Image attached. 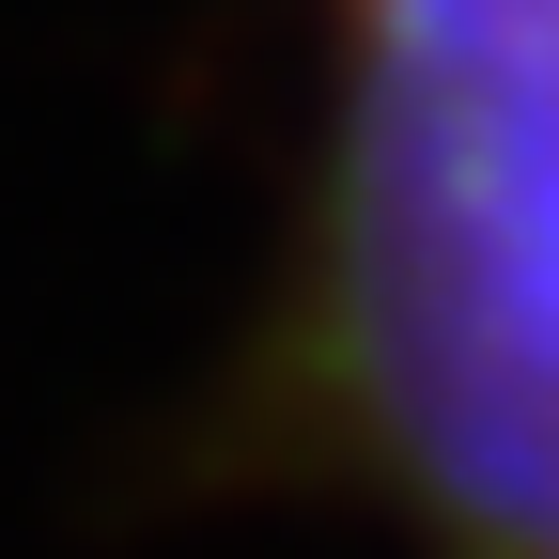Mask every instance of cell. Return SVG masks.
Returning a JSON list of instances; mask_svg holds the SVG:
<instances>
[{
    "mask_svg": "<svg viewBox=\"0 0 559 559\" xmlns=\"http://www.w3.org/2000/svg\"><path fill=\"white\" fill-rule=\"evenodd\" d=\"M296 373L404 559H559V0H326Z\"/></svg>",
    "mask_w": 559,
    "mask_h": 559,
    "instance_id": "1",
    "label": "cell"
}]
</instances>
